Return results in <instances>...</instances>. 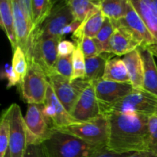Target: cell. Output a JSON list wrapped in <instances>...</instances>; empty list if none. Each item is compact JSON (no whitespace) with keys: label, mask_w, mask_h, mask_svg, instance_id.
<instances>
[{"label":"cell","mask_w":157,"mask_h":157,"mask_svg":"<svg viewBox=\"0 0 157 157\" xmlns=\"http://www.w3.org/2000/svg\"><path fill=\"white\" fill-rule=\"evenodd\" d=\"M104 114L109 121L108 150L118 153L149 151V117L114 111Z\"/></svg>","instance_id":"cell-1"},{"label":"cell","mask_w":157,"mask_h":157,"mask_svg":"<svg viewBox=\"0 0 157 157\" xmlns=\"http://www.w3.org/2000/svg\"><path fill=\"white\" fill-rule=\"evenodd\" d=\"M48 157H90L104 146L90 144L60 130H55L42 143Z\"/></svg>","instance_id":"cell-2"},{"label":"cell","mask_w":157,"mask_h":157,"mask_svg":"<svg viewBox=\"0 0 157 157\" xmlns=\"http://www.w3.org/2000/svg\"><path fill=\"white\" fill-rule=\"evenodd\" d=\"M48 78L35 62L29 64L27 73L18 85L21 99L28 104H44Z\"/></svg>","instance_id":"cell-3"},{"label":"cell","mask_w":157,"mask_h":157,"mask_svg":"<svg viewBox=\"0 0 157 157\" xmlns=\"http://www.w3.org/2000/svg\"><path fill=\"white\" fill-rule=\"evenodd\" d=\"M128 114H141L147 117L157 116V97L144 90H133L122 101L103 111Z\"/></svg>","instance_id":"cell-4"},{"label":"cell","mask_w":157,"mask_h":157,"mask_svg":"<svg viewBox=\"0 0 157 157\" xmlns=\"http://www.w3.org/2000/svg\"><path fill=\"white\" fill-rule=\"evenodd\" d=\"M60 130L68 133L94 145L107 147L109 139V121L107 115L101 113L94 119L76 123Z\"/></svg>","instance_id":"cell-5"},{"label":"cell","mask_w":157,"mask_h":157,"mask_svg":"<svg viewBox=\"0 0 157 157\" xmlns=\"http://www.w3.org/2000/svg\"><path fill=\"white\" fill-rule=\"evenodd\" d=\"M25 123L28 145L42 144L55 130L44 114V104H28Z\"/></svg>","instance_id":"cell-6"},{"label":"cell","mask_w":157,"mask_h":157,"mask_svg":"<svg viewBox=\"0 0 157 157\" xmlns=\"http://www.w3.org/2000/svg\"><path fill=\"white\" fill-rule=\"evenodd\" d=\"M61 40L56 38H35L28 62H35L43 69L47 77L55 75L58 58V46Z\"/></svg>","instance_id":"cell-7"},{"label":"cell","mask_w":157,"mask_h":157,"mask_svg":"<svg viewBox=\"0 0 157 157\" xmlns=\"http://www.w3.org/2000/svg\"><path fill=\"white\" fill-rule=\"evenodd\" d=\"M73 21L75 18L67 1L58 2L44 24L34 32L33 40L42 38H56L63 40L61 37V31Z\"/></svg>","instance_id":"cell-8"},{"label":"cell","mask_w":157,"mask_h":157,"mask_svg":"<svg viewBox=\"0 0 157 157\" xmlns=\"http://www.w3.org/2000/svg\"><path fill=\"white\" fill-rule=\"evenodd\" d=\"M48 78L55 95L69 113L72 111L82 92L90 83L81 79L71 81L57 74Z\"/></svg>","instance_id":"cell-9"},{"label":"cell","mask_w":157,"mask_h":157,"mask_svg":"<svg viewBox=\"0 0 157 157\" xmlns=\"http://www.w3.org/2000/svg\"><path fill=\"white\" fill-rule=\"evenodd\" d=\"M10 126L9 156L23 157L27 148V129L21 108L17 104L8 107Z\"/></svg>","instance_id":"cell-10"},{"label":"cell","mask_w":157,"mask_h":157,"mask_svg":"<svg viewBox=\"0 0 157 157\" xmlns=\"http://www.w3.org/2000/svg\"><path fill=\"white\" fill-rule=\"evenodd\" d=\"M115 24L125 28L140 44V47L148 48L153 52L157 48V41L147 29L144 21L129 0L125 16L119 21H113Z\"/></svg>","instance_id":"cell-11"},{"label":"cell","mask_w":157,"mask_h":157,"mask_svg":"<svg viewBox=\"0 0 157 157\" xmlns=\"http://www.w3.org/2000/svg\"><path fill=\"white\" fill-rule=\"evenodd\" d=\"M92 83L101 106V113L122 101L134 90L130 83H118L103 79Z\"/></svg>","instance_id":"cell-12"},{"label":"cell","mask_w":157,"mask_h":157,"mask_svg":"<svg viewBox=\"0 0 157 157\" xmlns=\"http://www.w3.org/2000/svg\"><path fill=\"white\" fill-rule=\"evenodd\" d=\"M101 113V106L97 98L94 86L90 82L78 98L70 114L77 123H84L94 119Z\"/></svg>","instance_id":"cell-13"},{"label":"cell","mask_w":157,"mask_h":157,"mask_svg":"<svg viewBox=\"0 0 157 157\" xmlns=\"http://www.w3.org/2000/svg\"><path fill=\"white\" fill-rule=\"evenodd\" d=\"M44 113L55 130H61L77 123L60 102L49 81L46 90Z\"/></svg>","instance_id":"cell-14"},{"label":"cell","mask_w":157,"mask_h":157,"mask_svg":"<svg viewBox=\"0 0 157 157\" xmlns=\"http://www.w3.org/2000/svg\"><path fill=\"white\" fill-rule=\"evenodd\" d=\"M12 4L17 42L18 45L24 51L28 59L33 44V29L26 20L18 0H12Z\"/></svg>","instance_id":"cell-15"},{"label":"cell","mask_w":157,"mask_h":157,"mask_svg":"<svg viewBox=\"0 0 157 157\" xmlns=\"http://www.w3.org/2000/svg\"><path fill=\"white\" fill-rule=\"evenodd\" d=\"M115 30L110 41V52L115 56L126 55L140 46L125 28L115 24Z\"/></svg>","instance_id":"cell-16"},{"label":"cell","mask_w":157,"mask_h":157,"mask_svg":"<svg viewBox=\"0 0 157 157\" xmlns=\"http://www.w3.org/2000/svg\"><path fill=\"white\" fill-rule=\"evenodd\" d=\"M106 17L98 9L93 11L71 35V38L77 46L80 44L84 36L95 38L104 25Z\"/></svg>","instance_id":"cell-17"},{"label":"cell","mask_w":157,"mask_h":157,"mask_svg":"<svg viewBox=\"0 0 157 157\" xmlns=\"http://www.w3.org/2000/svg\"><path fill=\"white\" fill-rule=\"evenodd\" d=\"M144 67L143 89L157 97V65L153 54L148 48H138Z\"/></svg>","instance_id":"cell-18"},{"label":"cell","mask_w":157,"mask_h":157,"mask_svg":"<svg viewBox=\"0 0 157 157\" xmlns=\"http://www.w3.org/2000/svg\"><path fill=\"white\" fill-rule=\"evenodd\" d=\"M123 61L127 67L130 84L133 89L144 90V67L139 50L136 49L124 55Z\"/></svg>","instance_id":"cell-19"},{"label":"cell","mask_w":157,"mask_h":157,"mask_svg":"<svg viewBox=\"0 0 157 157\" xmlns=\"http://www.w3.org/2000/svg\"><path fill=\"white\" fill-rule=\"evenodd\" d=\"M0 25L10 41L12 50L18 47L15 29V20L11 0L0 1Z\"/></svg>","instance_id":"cell-20"},{"label":"cell","mask_w":157,"mask_h":157,"mask_svg":"<svg viewBox=\"0 0 157 157\" xmlns=\"http://www.w3.org/2000/svg\"><path fill=\"white\" fill-rule=\"evenodd\" d=\"M115 55L111 53H101L98 56L85 59V80L88 82L99 81L103 78L106 65L109 60Z\"/></svg>","instance_id":"cell-21"},{"label":"cell","mask_w":157,"mask_h":157,"mask_svg":"<svg viewBox=\"0 0 157 157\" xmlns=\"http://www.w3.org/2000/svg\"><path fill=\"white\" fill-rule=\"evenodd\" d=\"M103 80L118 83H130L128 72L124 61L118 57H113L107 63Z\"/></svg>","instance_id":"cell-22"},{"label":"cell","mask_w":157,"mask_h":157,"mask_svg":"<svg viewBox=\"0 0 157 157\" xmlns=\"http://www.w3.org/2000/svg\"><path fill=\"white\" fill-rule=\"evenodd\" d=\"M129 0H100V9L106 18L119 21L127 12Z\"/></svg>","instance_id":"cell-23"},{"label":"cell","mask_w":157,"mask_h":157,"mask_svg":"<svg viewBox=\"0 0 157 157\" xmlns=\"http://www.w3.org/2000/svg\"><path fill=\"white\" fill-rule=\"evenodd\" d=\"M130 2L157 41V14L146 0H130Z\"/></svg>","instance_id":"cell-24"},{"label":"cell","mask_w":157,"mask_h":157,"mask_svg":"<svg viewBox=\"0 0 157 157\" xmlns=\"http://www.w3.org/2000/svg\"><path fill=\"white\" fill-rule=\"evenodd\" d=\"M58 2L57 0H32L33 22L35 27L34 32L38 30L44 24Z\"/></svg>","instance_id":"cell-25"},{"label":"cell","mask_w":157,"mask_h":157,"mask_svg":"<svg viewBox=\"0 0 157 157\" xmlns=\"http://www.w3.org/2000/svg\"><path fill=\"white\" fill-rule=\"evenodd\" d=\"M75 21L82 23L93 11L100 9V1L89 0H68Z\"/></svg>","instance_id":"cell-26"},{"label":"cell","mask_w":157,"mask_h":157,"mask_svg":"<svg viewBox=\"0 0 157 157\" xmlns=\"http://www.w3.org/2000/svg\"><path fill=\"white\" fill-rule=\"evenodd\" d=\"M9 134L10 126L9 111L6 109L2 113L0 121V157H6L7 154H9Z\"/></svg>","instance_id":"cell-27"},{"label":"cell","mask_w":157,"mask_h":157,"mask_svg":"<svg viewBox=\"0 0 157 157\" xmlns=\"http://www.w3.org/2000/svg\"><path fill=\"white\" fill-rule=\"evenodd\" d=\"M115 30V26L113 21L109 18H106L102 28L99 33L96 36V40L98 41L101 47L102 52L110 53V41Z\"/></svg>","instance_id":"cell-28"},{"label":"cell","mask_w":157,"mask_h":157,"mask_svg":"<svg viewBox=\"0 0 157 157\" xmlns=\"http://www.w3.org/2000/svg\"><path fill=\"white\" fill-rule=\"evenodd\" d=\"M85 57L82 51L79 47L77 46V48L72 54V67H73V75L71 81L81 79L85 80Z\"/></svg>","instance_id":"cell-29"},{"label":"cell","mask_w":157,"mask_h":157,"mask_svg":"<svg viewBox=\"0 0 157 157\" xmlns=\"http://www.w3.org/2000/svg\"><path fill=\"white\" fill-rule=\"evenodd\" d=\"M12 65L16 73L19 75L21 81L27 73L28 68H29V62H28L25 53L19 46H18L13 51Z\"/></svg>","instance_id":"cell-30"},{"label":"cell","mask_w":157,"mask_h":157,"mask_svg":"<svg viewBox=\"0 0 157 157\" xmlns=\"http://www.w3.org/2000/svg\"><path fill=\"white\" fill-rule=\"evenodd\" d=\"M78 47L81 49L85 58H93L103 53L101 45L96 38H90L84 36Z\"/></svg>","instance_id":"cell-31"},{"label":"cell","mask_w":157,"mask_h":157,"mask_svg":"<svg viewBox=\"0 0 157 157\" xmlns=\"http://www.w3.org/2000/svg\"><path fill=\"white\" fill-rule=\"evenodd\" d=\"M55 72L57 75H61L71 80L73 75L72 55L66 57L58 56L55 67Z\"/></svg>","instance_id":"cell-32"},{"label":"cell","mask_w":157,"mask_h":157,"mask_svg":"<svg viewBox=\"0 0 157 157\" xmlns=\"http://www.w3.org/2000/svg\"><path fill=\"white\" fill-rule=\"evenodd\" d=\"M1 78L2 79L7 80V87H6L7 89L19 85L21 83V78L19 75L16 73L12 64H4L2 68Z\"/></svg>","instance_id":"cell-33"},{"label":"cell","mask_w":157,"mask_h":157,"mask_svg":"<svg viewBox=\"0 0 157 157\" xmlns=\"http://www.w3.org/2000/svg\"><path fill=\"white\" fill-rule=\"evenodd\" d=\"M150 146L149 151L157 155V116L149 117Z\"/></svg>","instance_id":"cell-34"},{"label":"cell","mask_w":157,"mask_h":157,"mask_svg":"<svg viewBox=\"0 0 157 157\" xmlns=\"http://www.w3.org/2000/svg\"><path fill=\"white\" fill-rule=\"evenodd\" d=\"M23 157H48L43 144H29Z\"/></svg>","instance_id":"cell-35"},{"label":"cell","mask_w":157,"mask_h":157,"mask_svg":"<svg viewBox=\"0 0 157 157\" xmlns=\"http://www.w3.org/2000/svg\"><path fill=\"white\" fill-rule=\"evenodd\" d=\"M20 8L24 14L26 20L29 24L33 29V32L35 31L33 22V13H32V0H18ZM34 34V33H33Z\"/></svg>","instance_id":"cell-36"},{"label":"cell","mask_w":157,"mask_h":157,"mask_svg":"<svg viewBox=\"0 0 157 157\" xmlns=\"http://www.w3.org/2000/svg\"><path fill=\"white\" fill-rule=\"evenodd\" d=\"M76 48L77 45L74 41L69 40H61L58 46V56L66 57L72 55Z\"/></svg>","instance_id":"cell-37"},{"label":"cell","mask_w":157,"mask_h":157,"mask_svg":"<svg viewBox=\"0 0 157 157\" xmlns=\"http://www.w3.org/2000/svg\"><path fill=\"white\" fill-rule=\"evenodd\" d=\"M134 153H115V152L111 151V150H108L107 147L101 149V150L95 153L94 154L92 155L90 157H127L130 155L133 154Z\"/></svg>","instance_id":"cell-38"},{"label":"cell","mask_w":157,"mask_h":157,"mask_svg":"<svg viewBox=\"0 0 157 157\" xmlns=\"http://www.w3.org/2000/svg\"><path fill=\"white\" fill-rule=\"evenodd\" d=\"M81 22H79V21H75H75H72L71 23L65 26V27L62 29V31H61V38H63L66 35H67V34H70V33L73 34L74 32H76V30L79 28V26L81 25Z\"/></svg>","instance_id":"cell-39"},{"label":"cell","mask_w":157,"mask_h":157,"mask_svg":"<svg viewBox=\"0 0 157 157\" xmlns=\"http://www.w3.org/2000/svg\"><path fill=\"white\" fill-rule=\"evenodd\" d=\"M127 157H157V155L155 153H152L150 151L146 152H138V153H134L133 154Z\"/></svg>","instance_id":"cell-40"},{"label":"cell","mask_w":157,"mask_h":157,"mask_svg":"<svg viewBox=\"0 0 157 157\" xmlns=\"http://www.w3.org/2000/svg\"><path fill=\"white\" fill-rule=\"evenodd\" d=\"M146 2L157 14V0H146Z\"/></svg>","instance_id":"cell-41"}]
</instances>
